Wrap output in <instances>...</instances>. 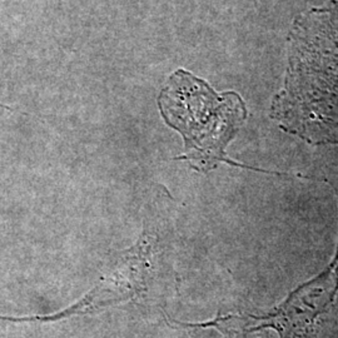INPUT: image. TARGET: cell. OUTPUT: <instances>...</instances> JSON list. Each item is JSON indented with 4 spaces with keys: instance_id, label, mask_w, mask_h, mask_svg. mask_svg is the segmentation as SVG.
Instances as JSON below:
<instances>
[{
    "instance_id": "cell-1",
    "label": "cell",
    "mask_w": 338,
    "mask_h": 338,
    "mask_svg": "<svg viewBox=\"0 0 338 338\" xmlns=\"http://www.w3.org/2000/svg\"><path fill=\"white\" fill-rule=\"evenodd\" d=\"M272 117L309 143H338V2L296 18L286 80Z\"/></svg>"
},
{
    "instance_id": "cell-3",
    "label": "cell",
    "mask_w": 338,
    "mask_h": 338,
    "mask_svg": "<svg viewBox=\"0 0 338 338\" xmlns=\"http://www.w3.org/2000/svg\"><path fill=\"white\" fill-rule=\"evenodd\" d=\"M152 242L153 241L148 235L142 236L137 246L126 251V254L119 259L114 268L106 276H104L98 286L91 289L84 298L80 299L74 306L52 316H0V318L13 322L59 321L72 316L91 313L110 304L137 298L146 291L147 279L151 269L152 247H153Z\"/></svg>"
},
{
    "instance_id": "cell-2",
    "label": "cell",
    "mask_w": 338,
    "mask_h": 338,
    "mask_svg": "<svg viewBox=\"0 0 338 338\" xmlns=\"http://www.w3.org/2000/svg\"><path fill=\"white\" fill-rule=\"evenodd\" d=\"M162 114L184 138L185 156L194 168L209 170L219 162L237 166L224 149L247 117L236 93L218 95L207 83L178 70L159 98Z\"/></svg>"
}]
</instances>
